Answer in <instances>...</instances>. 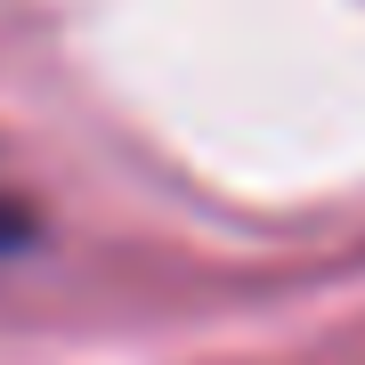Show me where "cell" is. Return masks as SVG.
Segmentation results:
<instances>
[{
  "label": "cell",
  "mask_w": 365,
  "mask_h": 365,
  "mask_svg": "<svg viewBox=\"0 0 365 365\" xmlns=\"http://www.w3.org/2000/svg\"><path fill=\"white\" fill-rule=\"evenodd\" d=\"M16 244H25V203L0 195V252H16Z\"/></svg>",
  "instance_id": "obj_1"
}]
</instances>
